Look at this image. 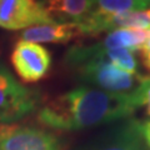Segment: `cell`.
<instances>
[{"mask_svg": "<svg viewBox=\"0 0 150 150\" xmlns=\"http://www.w3.org/2000/svg\"><path fill=\"white\" fill-rule=\"evenodd\" d=\"M73 150H149L143 137L142 121L128 118L103 130Z\"/></svg>", "mask_w": 150, "mask_h": 150, "instance_id": "cell-4", "label": "cell"}, {"mask_svg": "<svg viewBox=\"0 0 150 150\" xmlns=\"http://www.w3.org/2000/svg\"><path fill=\"white\" fill-rule=\"evenodd\" d=\"M11 64L23 81L36 83L48 74L51 54L40 44L19 40L11 53Z\"/></svg>", "mask_w": 150, "mask_h": 150, "instance_id": "cell-5", "label": "cell"}, {"mask_svg": "<svg viewBox=\"0 0 150 150\" xmlns=\"http://www.w3.org/2000/svg\"><path fill=\"white\" fill-rule=\"evenodd\" d=\"M46 23L54 21L44 10L40 0H0V28L20 30Z\"/></svg>", "mask_w": 150, "mask_h": 150, "instance_id": "cell-6", "label": "cell"}, {"mask_svg": "<svg viewBox=\"0 0 150 150\" xmlns=\"http://www.w3.org/2000/svg\"><path fill=\"white\" fill-rule=\"evenodd\" d=\"M0 150H63V142L44 129L13 126L0 139Z\"/></svg>", "mask_w": 150, "mask_h": 150, "instance_id": "cell-7", "label": "cell"}, {"mask_svg": "<svg viewBox=\"0 0 150 150\" xmlns=\"http://www.w3.org/2000/svg\"><path fill=\"white\" fill-rule=\"evenodd\" d=\"M142 131H143V137H144L145 143H146L148 148H150V119L142 123Z\"/></svg>", "mask_w": 150, "mask_h": 150, "instance_id": "cell-14", "label": "cell"}, {"mask_svg": "<svg viewBox=\"0 0 150 150\" xmlns=\"http://www.w3.org/2000/svg\"><path fill=\"white\" fill-rule=\"evenodd\" d=\"M140 104L142 106L145 108L146 114L150 116V76H144L142 83L139 84V86L137 88Z\"/></svg>", "mask_w": 150, "mask_h": 150, "instance_id": "cell-12", "label": "cell"}, {"mask_svg": "<svg viewBox=\"0 0 150 150\" xmlns=\"http://www.w3.org/2000/svg\"><path fill=\"white\" fill-rule=\"evenodd\" d=\"M40 100L35 90L20 84L0 62V123L11 124L33 112Z\"/></svg>", "mask_w": 150, "mask_h": 150, "instance_id": "cell-3", "label": "cell"}, {"mask_svg": "<svg viewBox=\"0 0 150 150\" xmlns=\"http://www.w3.org/2000/svg\"><path fill=\"white\" fill-rule=\"evenodd\" d=\"M150 39V28H121L109 31L100 43L106 48H123L139 51Z\"/></svg>", "mask_w": 150, "mask_h": 150, "instance_id": "cell-10", "label": "cell"}, {"mask_svg": "<svg viewBox=\"0 0 150 150\" xmlns=\"http://www.w3.org/2000/svg\"><path fill=\"white\" fill-rule=\"evenodd\" d=\"M149 150H150V148H149Z\"/></svg>", "mask_w": 150, "mask_h": 150, "instance_id": "cell-17", "label": "cell"}, {"mask_svg": "<svg viewBox=\"0 0 150 150\" xmlns=\"http://www.w3.org/2000/svg\"><path fill=\"white\" fill-rule=\"evenodd\" d=\"M44 10L55 23H83L94 10L95 0H40Z\"/></svg>", "mask_w": 150, "mask_h": 150, "instance_id": "cell-9", "label": "cell"}, {"mask_svg": "<svg viewBox=\"0 0 150 150\" xmlns=\"http://www.w3.org/2000/svg\"><path fill=\"white\" fill-rule=\"evenodd\" d=\"M13 126L14 125H11V124H1V123H0V139L5 135L8 131L13 128Z\"/></svg>", "mask_w": 150, "mask_h": 150, "instance_id": "cell-15", "label": "cell"}, {"mask_svg": "<svg viewBox=\"0 0 150 150\" xmlns=\"http://www.w3.org/2000/svg\"><path fill=\"white\" fill-rule=\"evenodd\" d=\"M146 1H149V3H150V0H146Z\"/></svg>", "mask_w": 150, "mask_h": 150, "instance_id": "cell-16", "label": "cell"}, {"mask_svg": "<svg viewBox=\"0 0 150 150\" xmlns=\"http://www.w3.org/2000/svg\"><path fill=\"white\" fill-rule=\"evenodd\" d=\"M70 69L73 70L74 78L84 85L115 94L134 91L144 78L120 70L104 59H90L73 65Z\"/></svg>", "mask_w": 150, "mask_h": 150, "instance_id": "cell-2", "label": "cell"}, {"mask_svg": "<svg viewBox=\"0 0 150 150\" xmlns=\"http://www.w3.org/2000/svg\"><path fill=\"white\" fill-rule=\"evenodd\" d=\"M150 6L146 0H95L94 10L90 15L111 16L126 11L144 10Z\"/></svg>", "mask_w": 150, "mask_h": 150, "instance_id": "cell-11", "label": "cell"}, {"mask_svg": "<svg viewBox=\"0 0 150 150\" xmlns=\"http://www.w3.org/2000/svg\"><path fill=\"white\" fill-rule=\"evenodd\" d=\"M139 51H140V58H142L143 67L149 73V76H150V39L143 45V48Z\"/></svg>", "mask_w": 150, "mask_h": 150, "instance_id": "cell-13", "label": "cell"}, {"mask_svg": "<svg viewBox=\"0 0 150 150\" xmlns=\"http://www.w3.org/2000/svg\"><path fill=\"white\" fill-rule=\"evenodd\" d=\"M84 31L78 23H46L25 29L20 34V40L35 44H68L76 38L84 36Z\"/></svg>", "mask_w": 150, "mask_h": 150, "instance_id": "cell-8", "label": "cell"}, {"mask_svg": "<svg viewBox=\"0 0 150 150\" xmlns=\"http://www.w3.org/2000/svg\"><path fill=\"white\" fill-rule=\"evenodd\" d=\"M142 108L138 91L115 94L80 85L40 108L38 121L50 129L75 131L130 118Z\"/></svg>", "mask_w": 150, "mask_h": 150, "instance_id": "cell-1", "label": "cell"}]
</instances>
